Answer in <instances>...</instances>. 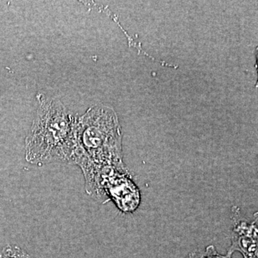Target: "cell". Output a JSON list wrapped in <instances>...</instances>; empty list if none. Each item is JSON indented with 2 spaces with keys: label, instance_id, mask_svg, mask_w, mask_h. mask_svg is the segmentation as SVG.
I'll return each instance as SVG.
<instances>
[{
  "label": "cell",
  "instance_id": "1",
  "mask_svg": "<svg viewBox=\"0 0 258 258\" xmlns=\"http://www.w3.org/2000/svg\"><path fill=\"white\" fill-rule=\"evenodd\" d=\"M77 119L60 100L40 96L39 107L25 139V159L35 165L75 164L79 149Z\"/></svg>",
  "mask_w": 258,
  "mask_h": 258
},
{
  "label": "cell",
  "instance_id": "2",
  "mask_svg": "<svg viewBox=\"0 0 258 258\" xmlns=\"http://www.w3.org/2000/svg\"><path fill=\"white\" fill-rule=\"evenodd\" d=\"M76 136L79 149L77 159L83 157L96 164L125 166L119 123L110 108L95 106L78 118Z\"/></svg>",
  "mask_w": 258,
  "mask_h": 258
},
{
  "label": "cell",
  "instance_id": "3",
  "mask_svg": "<svg viewBox=\"0 0 258 258\" xmlns=\"http://www.w3.org/2000/svg\"><path fill=\"white\" fill-rule=\"evenodd\" d=\"M232 229L231 232V245L227 252L233 254L239 252L243 258H258V217L254 214L253 220L242 217L240 208H232Z\"/></svg>",
  "mask_w": 258,
  "mask_h": 258
},
{
  "label": "cell",
  "instance_id": "4",
  "mask_svg": "<svg viewBox=\"0 0 258 258\" xmlns=\"http://www.w3.org/2000/svg\"><path fill=\"white\" fill-rule=\"evenodd\" d=\"M186 258H232V254L227 252L225 255L218 253L214 245H209L205 250H197L188 254Z\"/></svg>",
  "mask_w": 258,
  "mask_h": 258
},
{
  "label": "cell",
  "instance_id": "5",
  "mask_svg": "<svg viewBox=\"0 0 258 258\" xmlns=\"http://www.w3.org/2000/svg\"><path fill=\"white\" fill-rule=\"evenodd\" d=\"M0 258H35L18 245L8 244L0 252Z\"/></svg>",
  "mask_w": 258,
  "mask_h": 258
}]
</instances>
